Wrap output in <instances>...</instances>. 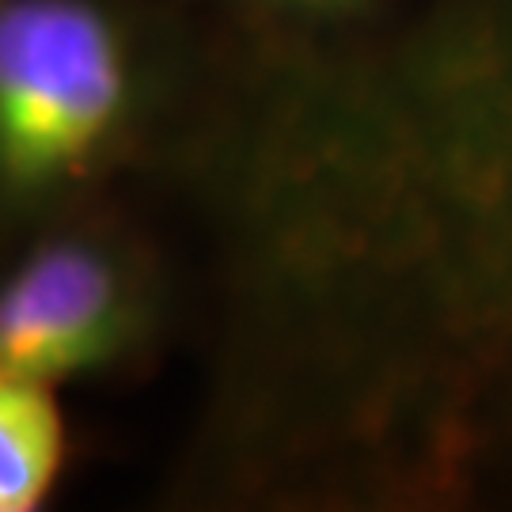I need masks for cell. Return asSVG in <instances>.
I'll list each match as a JSON object with an SVG mask.
<instances>
[{
  "label": "cell",
  "mask_w": 512,
  "mask_h": 512,
  "mask_svg": "<svg viewBox=\"0 0 512 512\" xmlns=\"http://www.w3.org/2000/svg\"><path fill=\"white\" fill-rule=\"evenodd\" d=\"M175 84L179 46L148 0H0V258L110 198Z\"/></svg>",
  "instance_id": "6da1fadb"
},
{
  "label": "cell",
  "mask_w": 512,
  "mask_h": 512,
  "mask_svg": "<svg viewBox=\"0 0 512 512\" xmlns=\"http://www.w3.org/2000/svg\"><path fill=\"white\" fill-rule=\"evenodd\" d=\"M171 319L164 258L103 198L0 258V368L42 384L148 365Z\"/></svg>",
  "instance_id": "7a4b0ae2"
},
{
  "label": "cell",
  "mask_w": 512,
  "mask_h": 512,
  "mask_svg": "<svg viewBox=\"0 0 512 512\" xmlns=\"http://www.w3.org/2000/svg\"><path fill=\"white\" fill-rule=\"evenodd\" d=\"M69 433L54 384L0 368V512H31L54 494Z\"/></svg>",
  "instance_id": "3957f363"
},
{
  "label": "cell",
  "mask_w": 512,
  "mask_h": 512,
  "mask_svg": "<svg viewBox=\"0 0 512 512\" xmlns=\"http://www.w3.org/2000/svg\"><path fill=\"white\" fill-rule=\"evenodd\" d=\"M251 4H262V8H338V4H349V0H251Z\"/></svg>",
  "instance_id": "277c9868"
}]
</instances>
